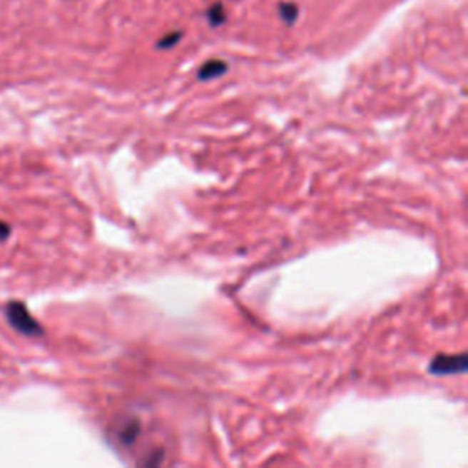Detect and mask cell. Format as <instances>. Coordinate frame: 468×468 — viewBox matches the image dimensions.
I'll return each mask as SVG.
<instances>
[{
  "mask_svg": "<svg viewBox=\"0 0 468 468\" xmlns=\"http://www.w3.org/2000/svg\"><path fill=\"white\" fill-rule=\"evenodd\" d=\"M6 317H8L9 324H11L19 333L28 335V337H41L44 333V330L41 327L37 320L31 317V313L28 311L22 302H9L6 305Z\"/></svg>",
  "mask_w": 468,
  "mask_h": 468,
  "instance_id": "6da1fadb",
  "label": "cell"
},
{
  "mask_svg": "<svg viewBox=\"0 0 468 468\" xmlns=\"http://www.w3.org/2000/svg\"><path fill=\"white\" fill-rule=\"evenodd\" d=\"M468 370V360L464 353H459V355H443V353H439L432 359L430 366H428V372L432 375H463L464 372Z\"/></svg>",
  "mask_w": 468,
  "mask_h": 468,
  "instance_id": "7a4b0ae2",
  "label": "cell"
},
{
  "mask_svg": "<svg viewBox=\"0 0 468 468\" xmlns=\"http://www.w3.org/2000/svg\"><path fill=\"white\" fill-rule=\"evenodd\" d=\"M141 421L138 417H125L123 421H119V424L116 427V441L121 447L130 448L132 444L138 441V437L141 435Z\"/></svg>",
  "mask_w": 468,
  "mask_h": 468,
  "instance_id": "3957f363",
  "label": "cell"
},
{
  "mask_svg": "<svg viewBox=\"0 0 468 468\" xmlns=\"http://www.w3.org/2000/svg\"><path fill=\"white\" fill-rule=\"evenodd\" d=\"M227 70V64L220 63V61H213V63H207L203 68L200 70V79L201 81H209L214 79V77H220L223 71Z\"/></svg>",
  "mask_w": 468,
  "mask_h": 468,
  "instance_id": "277c9868",
  "label": "cell"
},
{
  "mask_svg": "<svg viewBox=\"0 0 468 468\" xmlns=\"http://www.w3.org/2000/svg\"><path fill=\"white\" fill-rule=\"evenodd\" d=\"M9 233H11V229H9L8 223L0 222V240H8L9 238Z\"/></svg>",
  "mask_w": 468,
  "mask_h": 468,
  "instance_id": "5b68a950",
  "label": "cell"
}]
</instances>
